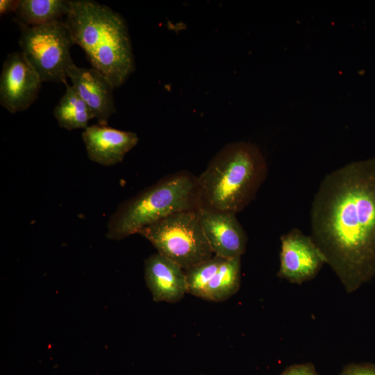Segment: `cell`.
Wrapping results in <instances>:
<instances>
[{"label": "cell", "instance_id": "obj_7", "mask_svg": "<svg viewBox=\"0 0 375 375\" xmlns=\"http://www.w3.org/2000/svg\"><path fill=\"white\" fill-rule=\"evenodd\" d=\"M42 79L22 51L8 55L0 76V104L12 114L28 109L37 99Z\"/></svg>", "mask_w": 375, "mask_h": 375}, {"label": "cell", "instance_id": "obj_20", "mask_svg": "<svg viewBox=\"0 0 375 375\" xmlns=\"http://www.w3.org/2000/svg\"></svg>", "mask_w": 375, "mask_h": 375}, {"label": "cell", "instance_id": "obj_2", "mask_svg": "<svg viewBox=\"0 0 375 375\" xmlns=\"http://www.w3.org/2000/svg\"><path fill=\"white\" fill-rule=\"evenodd\" d=\"M64 22L74 44L83 49L92 67L106 75L115 88L124 84L135 64L123 17L99 2L74 0Z\"/></svg>", "mask_w": 375, "mask_h": 375}, {"label": "cell", "instance_id": "obj_6", "mask_svg": "<svg viewBox=\"0 0 375 375\" xmlns=\"http://www.w3.org/2000/svg\"><path fill=\"white\" fill-rule=\"evenodd\" d=\"M19 26L22 51L42 81L65 83L67 70L74 64L70 55L74 43L64 20L40 26Z\"/></svg>", "mask_w": 375, "mask_h": 375}, {"label": "cell", "instance_id": "obj_5", "mask_svg": "<svg viewBox=\"0 0 375 375\" xmlns=\"http://www.w3.org/2000/svg\"><path fill=\"white\" fill-rule=\"evenodd\" d=\"M158 253L185 271L213 256L203 231L198 210L170 215L142 228L139 233Z\"/></svg>", "mask_w": 375, "mask_h": 375}, {"label": "cell", "instance_id": "obj_19", "mask_svg": "<svg viewBox=\"0 0 375 375\" xmlns=\"http://www.w3.org/2000/svg\"><path fill=\"white\" fill-rule=\"evenodd\" d=\"M17 5V0H1L0 14L1 15L8 12H15Z\"/></svg>", "mask_w": 375, "mask_h": 375}, {"label": "cell", "instance_id": "obj_13", "mask_svg": "<svg viewBox=\"0 0 375 375\" xmlns=\"http://www.w3.org/2000/svg\"><path fill=\"white\" fill-rule=\"evenodd\" d=\"M70 9V1L17 0L14 21L18 25L40 26L63 21Z\"/></svg>", "mask_w": 375, "mask_h": 375}, {"label": "cell", "instance_id": "obj_1", "mask_svg": "<svg viewBox=\"0 0 375 375\" xmlns=\"http://www.w3.org/2000/svg\"><path fill=\"white\" fill-rule=\"evenodd\" d=\"M310 225V236L348 293L375 276V157L324 178Z\"/></svg>", "mask_w": 375, "mask_h": 375}, {"label": "cell", "instance_id": "obj_16", "mask_svg": "<svg viewBox=\"0 0 375 375\" xmlns=\"http://www.w3.org/2000/svg\"><path fill=\"white\" fill-rule=\"evenodd\" d=\"M224 260L214 255L211 258L185 271L187 293L203 299L208 283Z\"/></svg>", "mask_w": 375, "mask_h": 375}, {"label": "cell", "instance_id": "obj_15", "mask_svg": "<svg viewBox=\"0 0 375 375\" xmlns=\"http://www.w3.org/2000/svg\"><path fill=\"white\" fill-rule=\"evenodd\" d=\"M241 283V257L224 259L208 283L204 299L222 301L235 294Z\"/></svg>", "mask_w": 375, "mask_h": 375}, {"label": "cell", "instance_id": "obj_14", "mask_svg": "<svg viewBox=\"0 0 375 375\" xmlns=\"http://www.w3.org/2000/svg\"><path fill=\"white\" fill-rule=\"evenodd\" d=\"M66 91L56 106L53 114L59 126L68 131L85 129L94 119L89 107L72 85L65 83Z\"/></svg>", "mask_w": 375, "mask_h": 375}, {"label": "cell", "instance_id": "obj_8", "mask_svg": "<svg viewBox=\"0 0 375 375\" xmlns=\"http://www.w3.org/2000/svg\"><path fill=\"white\" fill-rule=\"evenodd\" d=\"M280 267L277 276L302 284L318 274L326 260L311 236L294 228L281 237Z\"/></svg>", "mask_w": 375, "mask_h": 375}, {"label": "cell", "instance_id": "obj_4", "mask_svg": "<svg viewBox=\"0 0 375 375\" xmlns=\"http://www.w3.org/2000/svg\"><path fill=\"white\" fill-rule=\"evenodd\" d=\"M198 208L197 177L178 172L122 202L109 218L106 236L119 240L170 215Z\"/></svg>", "mask_w": 375, "mask_h": 375}, {"label": "cell", "instance_id": "obj_11", "mask_svg": "<svg viewBox=\"0 0 375 375\" xmlns=\"http://www.w3.org/2000/svg\"><path fill=\"white\" fill-rule=\"evenodd\" d=\"M82 138L90 160L103 166L121 162L139 140L135 133L100 124L84 129Z\"/></svg>", "mask_w": 375, "mask_h": 375}, {"label": "cell", "instance_id": "obj_3", "mask_svg": "<svg viewBox=\"0 0 375 375\" xmlns=\"http://www.w3.org/2000/svg\"><path fill=\"white\" fill-rule=\"evenodd\" d=\"M267 173L265 158L256 144H226L197 177L199 208L237 214L253 200Z\"/></svg>", "mask_w": 375, "mask_h": 375}, {"label": "cell", "instance_id": "obj_17", "mask_svg": "<svg viewBox=\"0 0 375 375\" xmlns=\"http://www.w3.org/2000/svg\"><path fill=\"white\" fill-rule=\"evenodd\" d=\"M339 375H375V365L370 363H351L344 366Z\"/></svg>", "mask_w": 375, "mask_h": 375}, {"label": "cell", "instance_id": "obj_10", "mask_svg": "<svg viewBox=\"0 0 375 375\" xmlns=\"http://www.w3.org/2000/svg\"><path fill=\"white\" fill-rule=\"evenodd\" d=\"M72 86L91 110L100 125L106 126L109 117L116 112L113 90L108 78L93 68L79 67L75 64L67 70Z\"/></svg>", "mask_w": 375, "mask_h": 375}, {"label": "cell", "instance_id": "obj_18", "mask_svg": "<svg viewBox=\"0 0 375 375\" xmlns=\"http://www.w3.org/2000/svg\"><path fill=\"white\" fill-rule=\"evenodd\" d=\"M279 375H319L311 362L300 363L286 367Z\"/></svg>", "mask_w": 375, "mask_h": 375}, {"label": "cell", "instance_id": "obj_9", "mask_svg": "<svg viewBox=\"0 0 375 375\" xmlns=\"http://www.w3.org/2000/svg\"><path fill=\"white\" fill-rule=\"evenodd\" d=\"M201 225L215 256L224 259L241 257L247 244V235L236 214L198 209Z\"/></svg>", "mask_w": 375, "mask_h": 375}, {"label": "cell", "instance_id": "obj_12", "mask_svg": "<svg viewBox=\"0 0 375 375\" xmlns=\"http://www.w3.org/2000/svg\"><path fill=\"white\" fill-rule=\"evenodd\" d=\"M144 278L153 300L157 302L176 303L187 293L185 270L158 253L145 260Z\"/></svg>", "mask_w": 375, "mask_h": 375}]
</instances>
